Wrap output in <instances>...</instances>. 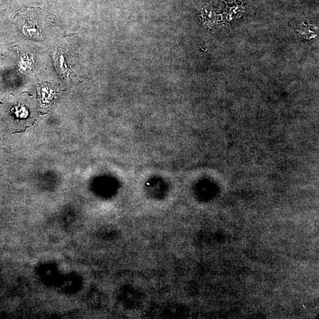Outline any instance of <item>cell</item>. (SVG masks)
I'll use <instances>...</instances> for the list:
<instances>
[{"instance_id":"cell-1","label":"cell","mask_w":319,"mask_h":319,"mask_svg":"<svg viewBox=\"0 0 319 319\" xmlns=\"http://www.w3.org/2000/svg\"><path fill=\"white\" fill-rule=\"evenodd\" d=\"M15 111H13L14 113L16 115L17 117H23L25 116V109L24 107H16L14 108Z\"/></svg>"}]
</instances>
